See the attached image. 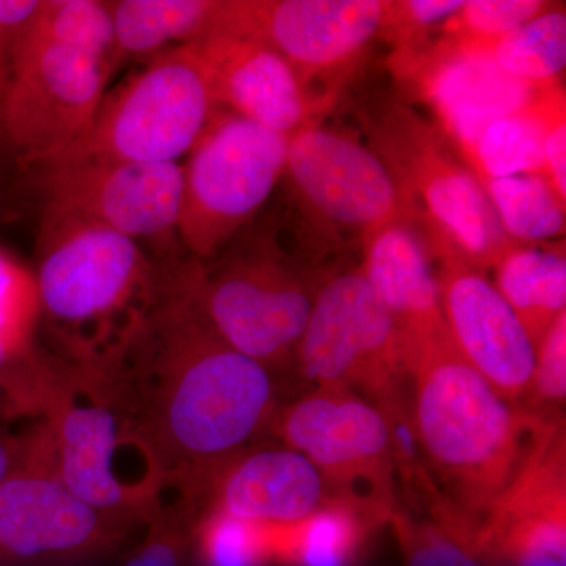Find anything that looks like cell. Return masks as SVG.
<instances>
[{"label": "cell", "instance_id": "1", "mask_svg": "<svg viewBox=\"0 0 566 566\" xmlns=\"http://www.w3.org/2000/svg\"><path fill=\"white\" fill-rule=\"evenodd\" d=\"M81 367L188 506L275 415L270 371L216 334L172 273L120 352Z\"/></svg>", "mask_w": 566, "mask_h": 566}, {"label": "cell", "instance_id": "2", "mask_svg": "<svg viewBox=\"0 0 566 566\" xmlns=\"http://www.w3.org/2000/svg\"><path fill=\"white\" fill-rule=\"evenodd\" d=\"M415 433L468 536L526 460L547 420L505 400L458 352L449 329L412 348Z\"/></svg>", "mask_w": 566, "mask_h": 566}, {"label": "cell", "instance_id": "3", "mask_svg": "<svg viewBox=\"0 0 566 566\" xmlns=\"http://www.w3.org/2000/svg\"><path fill=\"white\" fill-rule=\"evenodd\" d=\"M40 315L70 363L95 367L120 352L158 303L164 274L137 241L43 211Z\"/></svg>", "mask_w": 566, "mask_h": 566}, {"label": "cell", "instance_id": "4", "mask_svg": "<svg viewBox=\"0 0 566 566\" xmlns=\"http://www.w3.org/2000/svg\"><path fill=\"white\" fill-rule=\"evenodd\" d=\"M40 412L54 434L59 468L71 493L123 526L163 512L164 483L155 461L91 385L84 368L48 359Z\"/></svg>", "mask_w": 566, "mask_h": 566}, {"label": "cell", "instance_id": "5", "mask_svg": "<svg viewBox=\"0 0 566 566\" xmlns=\"http://www.w3.org/2000/svg\"><path fill=\"white\" fill-rule=\"evenodd\" d=\"M216 334L268 371L294 364L318 286L281 252L251 248L172 271Z\"/></svg>", "mask_w": 566, "mask_h": 566}, {"label": "cell", "instance_id": "6", "mask_svg": "<svg viewBox=\"0 0 566 566\" xmlns=\"http://www.w3.org/2000/svg\"><path fill=\"white\" fill-rule=\"evenodd\" d=\"M216 111L191 46L170 48L104 95L84 137L46 163H178L192 150Z\"/></svg>", "mask_w": 566, "mask_h": 566}, {"label": "cell", "instance_id": "7", "mask_svg": "<svg viewBox=\"0 0 566 566\" xmlns=\"http://www.w3.org/2000/svg\"><path fill=\"white\" fill-rule=\"evenodd\" d=\"M289 136L216 111L182 166L177 234L192 260L214 259L285 175Z\"/></svg>", "mask_w": 566, "mask_h": 566}, {"label": "cell", "instance_id": "8", "mask_svg": "<svg viewBox=\"0 0 566 566\" xmlns=\"http://www.w3.org/2000/svg\"><path fill=\"white\" fill-rule=\"evenodd\" d=\"M270 427L315 465L326 495L357 506L378 526L390 523L397 452L394 427L378 408L346 387H316L275 411Z\"/></svg>", "mask_w": 566, "mask_h": 566}, {"label": "cell", "instance_id": "9", "mask_svg": "<svg viewBox=\"0 0 566 566\" xmlns=\"http://www.w3.org/2000/svg\"><path fill=\"white\" fill-rule=\"evenodd\" d=\"M294 364L318 387L359 389L390 419L398 387L409 374L403 333L360 271L318 286Z\"/></svg>", "mask_w": 566, "mask_h": 566}, {"label": "cell", "instance_id": "10", "mask_svg": "<svg viewBox=\"0 0 566 566\" xmlns=\"http://www.w3.org/2000/svg\"><path fill=\"white\" fill-rule=\"evenodd\" d=\"M371 144L428 227L444 234L480 270L494 268L517 241L506 237L482 185L447 145L444 134L403 104H390L371 126Z\"/></svg>", "mask_w": 566, "mask_h": 566}, {"label": "cell", "instance_id": "11", "mask_svg": "<svg viewBox=\"0 0 566 566\" xmlns=\"http://www.w3.org/2000/svg\"><path fill=\"white\" fill-rule=\"evenodd\" d=\"M122 527L65 485L46 420L20 436L17 460L0 485V566H43L91 556L109 546Z\"/></svg>", "mask_w": 566, "mask_h": 566}, {"label": "cell", "instance_id": "12", "mask_svg": "<svg viewBox=\"0 0 566 566\" xmlns=\"http://www.w3.org/2000/svg\"><path fill=\"white\" fill-rule=\"evenodd\" d=\"M112 71L85 52L18 31L0 120L25 166L57 158L95 120Z\"/></svg>", "mask_w": 566, "mask_h": 566}, {"label": "cell", "instance_id": "13", "mask_svg": "<svg viewBox=\"0 0 566 566\" xmlns=\"http://www.w3.org/2000/svg\"><path fill=\"white\" fill-rule=\"evenodd\" d=\"M44 211L107 227L132 240H166L180 218V163L52 161L33 167Z\"/></svg>", "mask_w": 566, "mask_h": 566}, {"label": "cell", "instance_id": "14", "mask_svg": "<svg viewBox=\"0 0 566 566\" xmlns=\"http://www.w3.org/2000/svg\"><path fill=\"white\" fill-rule=\"evenodd\" d=\"M285 174L308 207L363 237L390 223H411L419 216L371 148L316 123L290 137Z\"/></svg>", "mask_w": 566, "mask_h": 566}, {"label": "cell", "instance_id": "15", "mask_svg": "<svg viewBox=\"0 0 566 566\" xmlns=\"http://www.w3.org/2000/svg\"><path fill=\"white\" fill-rule=\"evenodd\" d=\"M428 238V255L438 262L434 275L450 338L505 400L521 405L535 368V346L526 329L483 270L430 227Z\"/></svg>", "mask_w": 566, "mask_h": 566}, {"label": "cell", "instance_id": "16", "mask_svg": "<svg viewBox=\"0 0 566 566\" xmlns=\"http://www.w3.org/2000/svg\"><path fill=\"white\" fill-rule=\"evenodd\" d=\"M390 0H222L214 29L263 41L308 87L352 65L381 35Z\"/></svg>", "mask_w": 566, "mask_h": 566}, {"label": "cell", "instance_id": "17", "mask_svg": "<svg viewBox=\"0 0 566 566\" xmlns=\"http://www.w3.org/2000/svg\"><path fill=\"white\" fill-rule=\"evenodd\" d=\"M480 556L510 566H566L564 416L547 420L520 471L468 535Z\"/></svg>", "mask_w": 566, "mask_h": 566}, {"label": "cell", "instance_id": "18", "mask_svg": "<svg viewBox=\"0 0 566 566\" xmlns=\"http://www.w3.org/2000/svg\"><path fill=\"white\" fill-rule=\"evenodd\" d=\"M395 62L463 156L486 125L531 106L551 87L515 80L482 48L447 36L427 51L397 52Z\"/></svg>", "mask_w": 566, "mask_h": 566}, {"label": "cell", "instance_id": "19", "mask_svg": "<svg viewBox=\"0 0 566 566\" xmlns=\"http://www.w3.org/2000/svg\"><path fill=\"white\" fill-rule=\"evenodd\" d=\"M189 46L216 106L289 137L315 125L318 103L296 70L263 41L212 29Z\"/></svg>", "mask_w": 566, "mask_h": 566}, {"label": "cell", "instance_id": "20", "mask_svg": "<svg viewBox=\"0 0 566 566\" xmlns=\"http://www.w3.org/2000/svg\"><path fill=\"white\" fill-rule=\"evenodd\" d=\"M210 509L266 526H290L326 499L315 465L292 449L245 450L223 469Z\"/></svg>", "mask_w": 566, "mask_h": 566}, {"label": "cell", "instance_id": "21", "mask_svg": "<svg viewBox=\"0 0 566 566\" xmlns=\"http://www.w3.org/2000/svg\"><path fill=\"white\" fill-rule=\"evenodd\" d=\"M363 245L359 271L394 315L411 354L447 327L427 248L411 223H390L364 234Z\"/></svg>", "mask_w": 566, "mask_h": 566}, {"label": "cell", "instance_id": "22", "mask_svg": "<svg viewBox=\"0 0 566 566\" xmlns=\"http://www.w3.org/2000/svg\"><path fill=\"white\" fill-rule=\"evenodd\" d=\"M494 270L495 289L515 312L536 349L551 324L566 312L564 243H516Z\"/></svg>", "mask_w": 566, "mask_h": 566}, {"label": "cell", "instance_id": "23", "mask_svg": "<svg viewBox=\"0 0 566 566\" xmlns=\"http://www.w3.org/2000/svg\"><path fill=\"white\" fill-rule=\"evenodd\" d=\"M222 0H114L115 62L153 57L202 39L218 24Z\"/></svg>", "mask_w": 566, "mask_h": 566}, {"label": "cell", "instance_id": "24", "mask_svg": "<svg viewBox=\"0 0 566 566\" xmlns=\"http://www.w3.org/2000/svg\"><path fill=\"white\" fill-rule=\"evenodd\" d=\"M566 111L560 84L551 85L536 102L491 122L464 156L476 178L545 175L543 144L558 112Z\"/></svg>", "mask_w": 566, "mask_h": 566}, {"label": "cell", "instance_id": "25", "mask_svg": "<svg viewBox=\"0 0 566 566\" xmlns=\"http://www.w3.org/2000/svg\"><path fill=\"white\" fill-rule=\"evenodd\" d=\"M378 524L357 506L326 495L322 505L290 526L273 527L275 560L292 566H349Z\"/></svg>", "mask_w": 566, "mask_h": 566}, {"label": "cell", "instance_id": "26", "mask_svg": "<svg viewBox=\"0 0 566 566\" xmlns=\"http://www.w3.org/2000/svg\"><path fill=\"white\" fill-rule=\"evenodd\" d=\"M506 237L517 243H545L565 234L566 202L542 174L476 178Z\"/></svg>", "mask_w": 566, "mask_h": 566}, {"label": "cell", "instance_id": "27", "mask_svg": "<svg viewBox=\"0 0 566 566\" xmlns=\"http://www.w3.org/2000/svg\"><path fill=\"white\" fill-rule=\"evenodd\" d=\"M482 48L499 69L536 87L558 84L566 63L565 3H553L504 36L488 43H469Z\"/></svg>", "mask_w": 566, "mask_h": 566}, {"label": "cell", "instance_id": "28", "mask_svg": "<svg viewBox=\"0 0 566 566\" xmlns=\"http://www.w3.org/2000/svg\"><path fill=\"white\" fill-rule=\"evenodd\" d=\"M21 32L32 39L85 52L115 70L114 29L107 2L43 0Z\"/></svg>", "mask_w": 566, "mask_h": 566}, {"label": "cell", "instance_id": "29", "mask_svg": "<svg viewBox=\"0 0 566 566\" xmlns=\"http://www.w3.org/2000/svg\"><path fill=\"white\" fill-rule=\"evenodd\" d=\"M205 566H266L274 556L273 527L208 509L197 528Z\"/></svg>", "mask_w": 566, "mask_h": 566}, {"label": "cell", "instance_id": "30", "mask_svg": "<svg viewBox=\"0 0 566 566\" xmlns=\"http://www.w3.org/2000/svg\"><path fill=\"white\" fill-rule=\"evenodd\" d=\"M40 318L35 275L0 249V348L11 354L32 352Z\"/></svg>", "mask_w": 566, "mask_h": 566}, {"label": "cell", "instance_id": "31", "mask_svg": "<svg viewBox=\"0 0 566 566\" xmlns=\"http://www.w3.org/2000/svg\"><path fill=\"white\" fill-rule=\"evenodd\" d=\"M390 523L403 547L406 566H482L464 536L438 521H419L395 510Z\"/></svg>", "mask_w": 566, "mask_h": 566}, {"label": "cell", "instance_id": "32", "mask_svg": "<svg viewBox=\"0 0 566 566\" xmlns=\"http://www.w3.org/2000/svg\"><path fill=\"white\" fill-rule=\"evenodd\" d=\"M551 7L553 3L543 0H468L441 29L447 39L488 43L515 31Z\"/></svg>", "mask_w": 566, "mask_h": 566}, {"label": "cell", "instance_id": "33", "mask_svg": "<svg viewBox=\"0 0 566 566\" xmlns=\"http://www.w3.org/2000/svg\"><path fill=\"white\" fill-rule=\"evenodd\" d=\"M566 397V312L557 316L535 349V368L524 408L557 415Z\"/></svg>", "mask_w": 566, "mask_h": 566}, {"label": "cell", "instance_id": "34", "mask_svg": "<svg viewBox=\"0 0 566 566\" xmlns=\"http://www.w3.org/2000/svg\"><path fill=\"white\" fill-rule=\"evenodd\" d=\"M463 3V0H390L381 36L392 41L397 52L415 50L422 33L446 24Z\"/></svg>", "mask_w": 566, "mask_h": 566}, {"label": "cell", "instance_id": "35", "mask_svg": "<svg viewBox=\"0 0 566 566\" xmlns=\"http://www.w3.org/2000/svg\"><path fill=\"white\" fill-rule=\"evenodd\" d=\"M41 356L35 349L11 354L0 348V390L11 411H36L39 408Z\"/></svg>", "mask_w": 566, "mask_h": 566}, {"label": "cell", "instance_id": "36", "mask_svg": "<svg viewBox=\"0 0 566 566\" xmlns=\"http://www.w3.org/2000/svg\"><path fill=\"white\" fill-rule=\"evenodd\" d=\"M150 535L123 566H178L180 539L164 513L153 520Z\"/></svg>", "mask_w": 566, "mask_h": 566}, {"label": "cell", "instance_id": "37", "mask_svg": "<svg viewBox=\"0 0 566 566\" xmlns=\"http://www.w3.org/2000/svg\"><path fill=\"white\" fill-rule=\"evenodd\" d=\"M39 3V0H0V98L9 80L11 44Z\"/></svg>", "mask_w": 566, "mask_h": 566}, {"label": "cell", "instance_id": "38", "mask_svg": "<svg viewBox=\"0 0 566 566\" xmlns=\"http://www.w3.org/2000/svg\"><path fill=\"white\" fill-rule=\"evenodd\" d=\"M545 177L566 202V111L558 112L543 144Z\"/></svg>", "mask_w": 566, "mask_h": 566}, {"label": "cell", "instance_id": "39", "mask_svg": "<svg viewBox=\"0 0 566 566\" xmlns=\"http://www.w3.org/2000/svg\"><path fill=\"white\" fill-rule=\"evenodd\" d=\"M18 449H20V438L0 434V485L9 475L10 469L13 468Z\"/></svg>", "mask_w": 566, "mask_h": 566}]
</instances>
